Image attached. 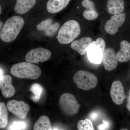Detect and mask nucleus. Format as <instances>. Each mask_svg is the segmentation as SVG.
I'll return each instance as SVG.
<instances>
[{
    "label": "nucleus",
    "instance_id": "nucleus-6",
    "mask_svg": "<svg viewBox=\"0 0 130 130\" xmlns=\"http://www.w3.org/2000/svg\"><path fill=\"white\" fill-rule=\"evenodd\" d=\"M51 53L48 49L42 47L31 50L26 54L25 60L31 63L38 64L39 62H44L49 59Z\"/></svg>",
    "mask_w": 130,
    "mask_h": 130
},
{
    "label": "nucleus",
    "instance_id": "nucleus-19",
    "mask_svg": "<svg viewBox=\"0 0 130 130\" xmlns=\"http://www.w3.org/2000/svg\"><path fill=\"white\" fill-rule=\"evenodd\" d=\"M36 0H16L15 11L19 14H24L35 6Z\"/></svg>",
    "mask_w": 130,
    "mask_h": 130
},
{
    "label": "nucleus",
    "instance_id": "nucleus-25",
    "mask_svg": "<svg viewBox=\"0 0 130 130\" xmlns=\"http://www.w3.org/2000/svg\"><path fill=\"white\" fill-rule=\"evenodd\" d=\"M109 122L104 120L103 121L102 124L98 126V130H107L109 128Z\"/></svg>",
    "mask_w": 130,
    "mask_h": 130
},
{
    "label": "nucleus",
    "instance_id": "nucleus-27",
    "mask_svg": "<svg viewBox=\"0 0 130 130\" xmlns=\"http://www.w3.org/2000/svg\"><path fill=\"white\" fill-rule=\"evenodd\" d=\"M98 117V114L97 112H94L91 113L89 116V118L93 120H95Z\"/></svg>",
    "mask_w": 130,
    "mask_h": 130
},
{
    "label": "nucleus",
    "instance_id": "nucleus-30",
    "mask_svg": "<svg viewBox=\"0 0 130 130\" xmlns=\"http://www.w3.org/2000/svg\"><path fill=\"white\" fill-rule=\"evenodd\" d=\"M3 26V21L1 20H0V31L1 30Z\"/></svg>",
    "mask_w": 130,
    "mask_h": 130
},
{
    "label": "nucleus",
    "instance_id": "nucleus-7",
    "mask_svg": "<svg viewBox=\"0 0 130 130\" xmlns=\"http://www.w3.org/2000/svg\"><path fill=\"white\" fill-rule=\"evenodd\" d=\"M7 106L9 111L23 119L26 118L30 109L29 106L23 101L11 100L7 102Z\"/></svg>",
    "mask_w": 130,
    "mask_h": 130
},
{
    "label": "nucleus",
    "instance_id": "nucleus-28",
    "mask_svg": "<svg viewBox=\"0 0 130 130\" xmlns=\"http://www.w3.org/2000/svg\"><path fill=\"white\" fill-rule=\"evenodd\" d=\"M126 108L130 111V90L129 93V97L128 100V103L126 105Z\"/></svg>",
    "mask_w": 130,
    "mask_h": 130
},
{
    "label": "nucleus",
    "instance_id": "nucleus-32",
    "mask_svg": "<svg viewBox=\"0 0 130 130\" xmlns=\"http://www.w3.org/2000/svg\"><path fill=\"white\" fill-rule=\"evenodd\" d=\"M120 130H129L128 129L126 128H122L120 129Z\"/></svg>",
    "mask_w": 130,
    "mask_h": 130
},
{
    "label": "nucleus",
    "instance_id": "nucleus-17",
    "mask_svg": "<svg viewBox=\"0 0 130 130\" xmlns=\"http://www.w3.org/2000/svg\"><path fill=\"white\" fill-rule=\"evenodd\" d=\"M71 0H48L46 7L49 12L56 13L66 7Z\"/></svg>",
    "mask_w": 130,
    "mask_h": 130
},
{
    "label": "nucleus",
    "instance_id": "nucleus-12",
    "mask_svg": "<svg viewBox=\"0 0 130 130\" xmlns=\"http://www.w3.org/2000/svg\"><path fill=\"white\" fill-rule=\"evenodd\" d=\"M81 5L84 9L83 12V16L86 19L94 20L98 18L99 13L96 5L93 0H82Z\"/></svg>",
    "mask_w": 130,
    "mask_h": 130
},
{
    "label": "nucleus",
    "instance_id": "nucleus-10",
    "mask_svg": "<svg viewBox=\"0 0 130 130\" xmlns=\"http://www.w3.org/2000/svg\"><path fill=\"white\" fill-rule=\"evenodd\" d=\"M110 95L113 101L116 105H120L124 102L125 98L124 89L120 81L113 82L110 89Z\"/></svg>",
    "mask_w": 130,
    "mask_h": 130
},
{
    "label": "nucleus",
    "instance_id": "nucleus-1",
    "mask_svg": "<svg viewBox=\"0 0 130 130\" xmlns=\"http://www.w3.org/2000/svg\"><path fill=\"white\" fill-rule=\"evenodd\" d=\"M24 24V19L20 16H13L6 21L0 31V38L5 42L14 41Z\"/></svg>",
    "mask_w": 130,
    "mask_h": 130
},
{
    "label": "nucleus",
    "instance_id": "nucleus-26",
    "mask_svg": "<svg viewBox=\"0 0 130 130\" xmlns=\"http://www.w3.org/2000/svg\"><path fill=\"white\" fill-rule=\"evenodd\" d=\"M95 42H96V44H98L100 47H101L103 50H105L106 44H105V40H103V38H98L96 40Z\"/></svg>",
    "mask_w": 130,
    "mask_h": 130
},
{
    "label": "nucleus",
    "instance_id": "nucleus-29",
    "mask_svg": "<svg viewBox=\"0 0 130 130\" xmlns=\"http://www.w3.org/2000/svg\"><path fill=\"white\" fill-rule=\"evenodd\" d=\"M3 73H4V72H3V70L0 68V78H1L3 75H3Z\"/></svg>",
    "mask_w": 130,
    "mask_h": 130
},
{
    "label": "nucleus",
    "instance_id": "nucleus-34",
    "mask_svg": "<svg viewBox=\"0 0 130 130\" xmlns=\"http://www.w3.org/2000/svg\"></svg>",
    "mask_w": 130,
    "mask_h": 130
},
{
    "label": "nucleus",
    "instance_id": "nucleus-22",
    "mask_svg": "<svg viewBox=\"0 0 130 130\" xmlns=\"http://www.w3.org/2000/svg\"><path fill=\"white\" fill-rule=\"evenodd\" d=\"M30 91L33 94L31 96L32 100L35 102L39 101L43 92V88L42 86L38 83H35L31 85Z\"/></svg>",
    "mask_w": 130,
    "mask_h": 130
},
{
    "label": "nucleus",
    "instance_id": "nucleus-5",
    "mask_svg": "<svg viewBox=\"0 0 130 130\" xmlns=\"http://www.w3.org/2000/svg\"><path fill=\"white\" fill-rule=\"evenodd\" d=\"M59 105L63 112L68 116H73L77 113L80 106L74 96L68 93L61 95Z\"/></svg>",
    "mask_w": 130,
    "mask_h": 130
},
{
    "label": "nucleus",
    "instance_id": "nucleus-9",
    "mask_svg": "<svg viewBox=\"0 0 130 130\" xmlns=\"http://www.w3.org/2000/svg\"><path fill=\"white\" fill-rule=\"evenodd\" d=\"M105 50L93 41L87 51V56L91 63L99 64L102 62L103 57Z\"/></svg>",
    "mask_w": 130,
    "mask_h": 130
},
{
    "label": "nucleus",
    "instance_id": "nucleus-31",
    "mask_svg": "<svg viewBox=\"0 0 130 130\" xmlns=\"http://www.w3.org/2000/svg\"><path fill=\"white\" fill-rule=\"evenodd\" d=\"M52 130H62L60 129V128H57V127H54Z\"/></svg>",
    "mask_w": 130,
    "mask_h": 130
},
{
    "label": "nucleus",
    "instance_id": "nucleus-4",
    "mask_svg": "<svg viewBox=\"0 0 130 130\" xmlns=\"http://www.w3.org/2000/svg\"><path fill=\"white\" fill-rule=\"evenodd\" d=\"M73 80L78 88L89 90L95 88L98 84V78L94 74L85 71H79L73 77Z\"/></svg>",
    "mask_w": 130,
    "mask_h": 130
},
{
    "label": "nucleus",
    "instance_id": "nucleus-23",
    "mask_svg": "<svg viewBox=\"0 0 130 130\" xmlns=\"http://www.w3.org/2000/svg\"><path fill=\"white\" fill-rule=\"evenodd\" d=\"M78 130H95L93 123L88 119L79 120L77 124Z\"/></svg>",
    "mask_w": 130,
    "mask_h": 130
},
{
    "label": "nucleus",
    "instance_id": "nucleus-13",
    "mask_svg": "<svg viewBox=\"0 0 130 130\" xmlns=\"http://www.w3.org/2000/svg\"><path fill=\"white\" fill-rule=\"evenodd\" d=\"M0 89L3 96L9 98L14 95L16 90L12 84V78L9 75H4L0 78Z\"/></svg>",
    "mask_w": 130,
    "mask_h": 130
},
{
    "label": "nucleus",
    "instance_id": "nucleus-24",
    "mask_svg": "<svg viewBox=\"0 0 130 130\" xmlns=\"http://www.w3.org/2000/svg\"><path fill=\"white\" fill-rule=\"evenodd\" d=\"M27 123L23 121H15L12 122L8 127V130H25Z\"/></svg>",
    "mask_w": 130,
    "mask_h": 130
},
{
    "label": "nucleus",
    "instance_id": "nucleus-18",
    "mask_svg": "<svg viewBox=\"0 0 130 130\" xmlns=\"http://www.w3.org/2000/svg\"><path fill=\"white\" fill-rule=\"evenodd\" d=\"M120 49L116 54L118 61L120 63L126 62L130 60V43L123 40L120 43Z\"/></svg>",
    "mask_w": 130,
    "mask_h": 130
},
{
    "label": "nucleus",
    "instance_id": "nucleus-33",
    "mask_svg": "<svg viewBox=\"0 0 130 130\" xmlns=\"http://www.w3.org/2000/svg\"><path fill=\"white\" fill-rule=\"evenodd\" d=\"M2 11V9L1 6L0 5V14L1 13Z\"/></svg>",
    "mask_w": 130,
    "mask_h": 130
},
{
    "label": "nucleus",
    "instance_id": "nucleus-16",
    "mask_svg": "<svg viewBox=\"0 0 130 130\" xmlns=\"http://www.w3.org/2000/svg\"><path fill=\"white\" fill-rule=\"evenodd\" d=\"M106 9L112 15L122 13L124 11L125 5L124 0H107Z\"/></svg>",
    "mask_w": 130,
    "mask_h": 130
},
{
    "label": "nucleus",
    "instance_id": "nucleus-20",
    "mask_svg": "<svg viewBox=\"0 0 130 130\" xmlns=\"http://www.w3.org/2000/svg\"><path fill=\"white\" fill-rule=\"evenodd\" d=\"M33 130H52L51 122L48 117L45 115L41 116L35 123Z\"/></svg>",
    "mask_w": 130,
    "mask_h": 130
},
{
    "label": "nucleus",
    "instance_id": "nucleus-15",
    "mask_svg": "<svg viewBox=\"0 0 130 130\" xmlns=\"http://www.w3.org/2000/svg\"><path fill=\"white\" fill-rule=\"evenodd\" d=\"M53 20L48 19L42 21L37 26L38 30L43 31L45 34L48 36H52L58 30L59 26L58 23H53Z\"/></svg>",
    "mask_w": 130,
    "mask_h": 130
},
{
    "label": "nucleus",
    "instance_id": "nucleus-2",
    "mask_svg": "<svg viewBox=\"0 0 130 130\" xmlns=\"http://www.w3.org/2000/svg\"><path fill=\"white\" fill-rule=\"evenodd\" d=\"M11 73L18 78L35 79L40 77L41 71L36 65L28 62H22L13 65L11 68Z\"/></svg>",
    "mask_w": 130,
    "mask_h": 130
},
{
    "label": "nucleus",
    "instance_id": "nucleus-14",
    "mask_svg": "<svg viewBox=\"0 0 130 130\" xmlns=\"http://www.w3.org/2000/svg\"><path fill=\"white\" fill-rule=\"evenodd\" d=\"M92 42V39L90 37H83L73 42L71 44V47L80 55H83L87 53L88 49Z\"/></svg>",
    "mask_w": 130,
    "mask_h": 130
},
{
    "label": "nucleus",
    "instance_id": "nucleus-21",
    "mask_svg": "<svg viewBox=\"0 0 130 130\" xmlns=\"http://www.w3.org/2000/svg\"><path fill=\"white\" fill-rule=\"evenodd\" d=\"M8 123V113L5 103L0 102V129H4Z\"/></svg>",
    "mask_w": 130,
    "mask_h": 130
},
{
    "label": "nucleus",
    "instance_id": "nucleus-11",
    "mask_svg": "<svg viewBox=\"0 0 130 130\" xmlns=\"http://www.w3.org/2000/svg\"><path fill=\"white\" fill-rule=\"evenodd\" d=\"M116 54L113 49L107 48L105 49L103 57L102 62L105 69L108 71H111L117 68L118 60Z\"/></svg>",
    "mask_w": 130,
    "mask_h": 130
},
{
    "label": "nucleus",
    "instance_id": "nucleus-8",
    "mask_svg": "<svg viewBox=\"0 0 130 130\" xmlns=\"http://www.w3.org/2000/svg\"><path fill=\"white\" fill-rule=\"evenodd\" d=\"M126 13H122L113 15L110 20L106 22L105 29L111 35H114L118 31L119 28L121 27L125 20Z\"/></svg>",
    "mask_w": 130,
    "mask_h": 130
},
{
    "label": "nucleus",
    "instance_id": "nucleus-3",
    "mask_svg": "<svg viewBox=\"0 0 130 130\" xmlns=\"http://www.w3.org/2000/svg\"><path fill=\"white\" fill-rule=\"evenodd\" d=\"M81 32V28L78 22L74 20H70L65 23L58 32L56 38L61 44L71 43Z\"/></svg>",
    "mask_w": 130,
    "mask_h": 130
}]
</instances>
